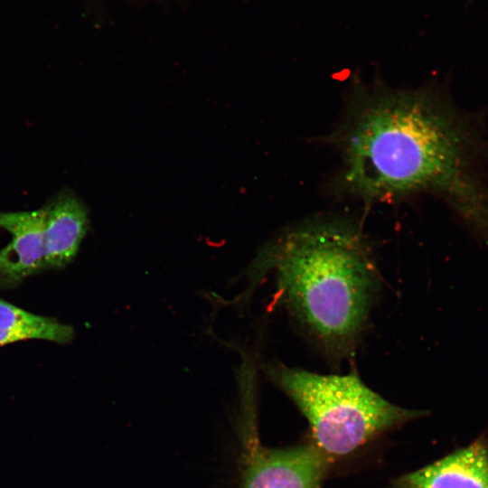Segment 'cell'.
I'll use <instances>...</instances> for the list:
<instances>
[{
  "instance_id": "1",
  "label": "cell",
  "mask_w": 488,
  "mask_h": 488,
  "mask_svg": "<svg viewBox=\"0 0 488 488\" xmlns=\"http://www.w3.org/2000/svg\"><path fill=\"white\" fill-rule=\"evenodd\" d=\"M331 142L340 192L368 203L437 193L488 246V186L462 121L432 90L360 87Z\"/></svg>"
},
{
  "instance_id": "2",
  "label": "cell",
  "mask_w": 488,
  "mask_h": 488,
  "mask_svg": "<svg viewBox=\"0 0 488 488\" xmlns=\"http://www.w3.org/2000/svg\"><path fill=\"white\" fill-rule=\"evenodd\" d=\"M250 272L252 282L275 274L279 301L327 358L352 356L380 286L353 222L322 217L289 228L262 249Z\"/></svg>"
},
{
  "instance_id": "3",
  "label": "cell",
  "mask_w": 488,
  "mask_h": 488,
  "mask_svg": "<svg viewBox=\"0 0 488 488\" xmlns=\"http://www.w3.org/2000/svg\"><path fill=\"white\" fill-rule=\"evenodd\" d=\"M264 372L307 419L315 445L326 455H350L375 436L427 415L392 404L359 376L323 375L272 362Z\"/></svg>"
},
{
  "instance_id": "4",
  "label": "cell",
  "mask_w": 488,
  "mask_h": 488,
  "mask_svg": "<svg viewBox=\"0 0 488 488\" xmlns=\"http://www.w3.org/2000/svg\"><path fill=\"white\" fill-rule=\"evenodd\" d=\"M328 455L316 445L246 449L243 488H320Z\"/></svg>"
},
{
  "instance_id": "5",
  "label": "cell",
  "mask_w": 488,
  "mask_h": 488,
  "mask_svg": "<svg viewBox=\"0 0 488 488\" xmlns=\"http://www.w3.org/2000/svg\"><path fill=\"white\" fill-rule=\"evenodd\" d=\"M43 207L34 211L0 212V228L12 240L0 249V287L13 288L43 270Z\"/></svg>"
},
{
  "instance_id": "6",
  "label": "cell",
  "mask_w": 488,
  "mask_h": 488,
  "mask_svg": "<svg viewBox=\"0 0 488 488\" xmlns=\"http://www.w3.org/2000/svg\"><path fill=\"white\" fill-rule=\"evenodd\" d=\"M394 488H488V438L467 446L393 482Z\"/></svg>"
},
{
  "instance_id": "7",
  "label": "cell",
  "mask_w": 488,
  "mask_h": 488,
  "mask_svg": "<svg viewBox=\"0 0 488 488\" xmlns=\"http://www.w3.org/2000/svg\"><path fill=\"white\" fill-rule=\"evenodd\" d=\"M43 270L70 264L88 230V211L71 192H61L43 207Z\"/></svg>"
},
{
  "instance_id": "8",
  "label": "cell",
  "mask_w": 488,
  "mask_h": 488,
  "mask_svg": "<svg viewBox=\"0 0 488 488\" xmlns=\"http://www.w3.org/2000/svg\"><path fill=\"white\" fill-rule=\"evenodd\" d=\"M73 335L71 326L30 313L0 298V347L30 339L63 344L70 343Z\"/></svg>"
}]
</instances>
